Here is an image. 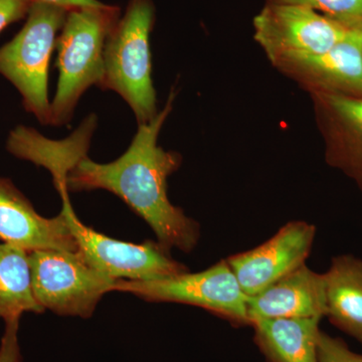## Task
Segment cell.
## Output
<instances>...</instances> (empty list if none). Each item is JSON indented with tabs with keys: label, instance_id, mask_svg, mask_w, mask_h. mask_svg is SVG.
<instances>
[{
	"label": "cell",
	"instance_id": "8992f818",
	"mask_svg": "<svg viewBox=\"0 0 362 362\" xmlns=\"http://www.w3.org/2000/svg\"><path fill=\"white\" fill-rule=\"evenodd\" d=\"M113 291L130 293L149 302L199 307L240 325H250L247 299L226 259L199 273L160 280H118Z\"/></svg>",
	"mask_w": 362,
	"mask_h": 362
},
{
	"label": "cell",
	"instance_id": "5bb4252c",
	"mask_svg": "<svg viewBox=\"0 0 362 362\" xmlns=\"http://www.w3.org/2000/svg\"><path fill=\"white\" fill-rule=\"evenodd\" d=\"M326 316L362 345V261L351 255L331 259L324 273Z\"/></svg>",
	"mask_w": 362,
	"mask_h": 362
},
{
	"label": "cell",
	"instance_id": "3957f363",
	"mask_svg": "<svg viewBox=\"0 0 362 362\" xmlns=\"http://www.w3.org/2000/svg\"><path fill=\"white\" fill-rule=\"evenodd\" d=\"M154 20L152 0H129L105 45L100 88L120 95L132 109L138 125L150 122L158 114L150 49Z\"/></svg>",
	"mask_w": 362,
	"mask_h": 362
},
{
	"label": "cell",
	"instance_id": "e0dca14e",
	"mask_svg": "<svg viewBox=\"0 0 362 362\" xmlns=\"http://www.w3.org/2000/svg\"><path fill=\"white\" fill-rule=\"evenodd\" d=\"M267 2L307 6L349 28L362 25V0H267Z\"/></svg>",
	"mask_w": 362,
	"mask_h": 362
},
{
	"label": "cell",
	"instance_id": "8fae6325",
	"mask_svg": "<svg viewBox=\"0 0 362 362\" xmlns=\"http://www.w3.org/2000/svg\"><path fill=\"white\" fill-rule=\"evenodd\" d=\"M0 240L25 251H78L64 214L40 216L7 178L0 177Z\"/></svg>",
	"mask_w": 362,
	"mask_h": 362
},
{
	"label": "cell",
	"instance_id": "2e32d148",
	"mask_svg": "<svg viewBox=\"0 0 362 362\" xmlns=\"http://www.w3.org/2000/svg\"><path fill=\"white\" fill-rule=\"evenodd\" d=\"M44 311L33 293L30 252L0 244V318L6 322L20 319L25 312Z\"/></svg>",
	"mask_w": 362,
	"mask_h": 362
},
{
	"label": "cell",
	"instance_id": "ac0fdd59",
	"mask_svg": "<svg viewBox=\"0 0 362 362\" xmlns=\"http://www.w3.org/2000/svg\"><path fill=\"white\" fill-rule=\"evenodd\" d=\"M318 362H362V354L352 351L340 338L330 337L321 331Z\"/></svg>",
	"mask_w": 362,
	"mask_h": 362
},
{
	"label": "cell",
	"instance_id": "6da1fadb",
	"mask_svg": "<svg viewBox=\"0 0 362 362\" xmlns=\"http://www.w3.org/2000/svg\"><path fill=\"white\" fill-rule=\"evenodd\" d=\"M171 90L165 106L150 122L138 125L129 148L110 163H97L86 156L69 171L71 192L105 189L116 194L153 230L157 242L170 251H194L201 232L199 223L169 201L168 180L180 168L181 156L157 144L162 126L173 111Z\"/></svg>",
	"mask_w": 362,
	"mask_h": 362
},
{
	"label": "cell",
	"instance_id": "d6986e66",
	"mask_svg": "<svg viewBox=\"0 0 362 362\" xmlns=\"http://www.w3.org/2000/svg\"><path fill=\"white\" fill-rule=\"evenodd\" d=\"M18 325L20 319L6 321V331L0 343V362H21Z\"/></svg>",
	"mask_w": 362,
	"mask_h": 362
},
{
	"label": "cell",
	"instance_id": "5b68a950",
	"mask_svg": "<svg viewBox=\"0 0 362 362\" xmlns=\"http://www.w3.org/2000/svg\"><path fill=\"white\" fill-rule=\"evenodd\" d=\"M30 263L37 302L58 315L89 318L118 281L90 266L78 251H33Z\"/></svg>",
	"mask_w": 362,
	"mask_h": 362
},
{
	"label": "cell",
	"instance_id": "9c48e42d",
	"mask_svg": "<svg viewBox=\"0 0 362 362\" xmlns=\"http://www.w3.org/2000/svg\"><path fill=\"white\" fill-rule=\"evenodd\" d=\"M316 228L303 221L282 226L271 239L254 249L226 259L247 297L304 265L313 247Z\"/></svg>",
	"mask_w": 362,
	"mask_h": 362
},
{
	"label": "cell",
	"instance_id": "44dd1931",
	"mask_svg": "<svg viewBox=\"0 0 362 362\" xmlns=\"http://www.w3.org/2000/svg\"><path fill=\"white\" fill-rule=\"evenodd\" d=\"M30 1L32 4L33 2H44V4L63 7V8L68 9V11L82 8V7L100 6L103 4L98 0H30Z\"/></svg>",
	"mask_w": 362,
	"mask_h": 362
},
{
	"label": "cell",
	"instance_id": "9a60e30c",
	"mask_svg": "<svg viewBox=\"0 0 362 362\" xmlns=\"http://www.w3.org/2000/svg\"><path fill=\"white\" fill-rule=\"evenodd\" d=\"M320 318L255 321V341L269 362H318Z\"/></svg>",
	"mask_w": 362,
	"mask_h": 362
},
{
	"label": "cell",
	"instance_id": "7a4b0ae2",
	"mask_svg": "<svg viewBox=\"0 0 362 362\" xmlns=\"http://www.w3.org/2000/svg\"><path fill=\"white\" fill-rule=\"evenodd\" d=\"M120 13L118 6L104 4L68 11L57 42L59 77L51 102V125L70 122L86 90L101 86L105 45Z\"/></svg>",
	"mask_w": 362,
	"mask_h": 362
},
{
	"label": "cell",
	"instance_id": "277c9868",
	"mask_svg": "<svg viewBox=\"0 0 362 362\" xmlns=\"http://www.w3.org/2000/svg\"><path fill=\"white\" fill-rule=\"evenodd\" d=\"M68 11L52 4L33 2L21 32L0 47V75L18 90L26 111L42 124L51 120L49 61Z\"/></svg>",
	"mask_w": 362,
	"mask_h": 362
},
{
	"label": "cell",
	"instance_id": "ffe728a7",
	"mask_svg": "<svg viewBox=\"0 0 362 362\" xmlns=\"http://www.w3.org/2000/svg\"><path fill=\"white\" fill-rule=\"evenodd\" d=\"M30 0H0V33L16 21L28 16Z\"/></svg>",
	"mask_w": 362,
	"mask_h": 362
},
{
	"label": "cell",
	"instance_id": "7c38bea8",
	"mask_svg": "<svg viewBox=\"0 0 362 362\" xmlns=\"http://www.w3.org/2000/svg\"><path fill=\"white\" fill-rule=\"evenodd\" d=\"M250 325L263 319L326 316L324 274L304 265L247 299Z\"/></svg>",
	"mask_w": 362,
	"mask_h": 362
},
{
	"label": "cell",
	"instance_id": "30bf717a",
	"mask_svg": "<svg viewBox=\"0 0 362 362\" xmlns=\"http://www.w3.org/2000/svg\"><path fill=\"white\" fill-rule=\"evenodd\" d=\"M276 68L312 94L362 98V25L349 28L322 54L283 62Z\"/></svg>",
	"mask_w": 362,
	"mask_h": 362
},
{
	"label": "cell",
	"instance_id": "52a82bcc",
	"mask_svg": "<svg viewBox=\"0 0 362 362\" xmlns=\"http://www.w3.org/2000/svg\"><path fill=\"white\" fill-rule=\"evenodd\" d=\"M62 213L65 216L78 251L86 261L115 280L154 281L187 272V267L175 261L158 242L142 244L122 242L107 237L84 225L76 216L68 194H61Z\"/></svg>",
	"mask_w": 362,
	"mask_h": 362
},
{
	"label": "cell",
	"instance_id": "ba28073f",
	"mask_svg": "<svg viewBox=\"0 0 362 362\" xmlns=\"http://www.w3.org/2000/svg\"><path fill=\"white\" fill-rule=\"evenodd\" d=\"M338 21L298 4L267 2L254 18V37L274 66L330 49L349 30Z\"/></svg>",
	"mask_w": 362,
	"mask_h": 362
},
{
	"label": "cell",
	"instance_id": "4fadbf2b",
	"mask_svg": "<svg viewBox=\"0 0 362 362\" xmlns=\"http://www.w3.org/2000/svg\"><path fill=\"white\" fill-rule=\"evenodd\" d=\"M328 141V159L362 187V98L313 94Z\"/></svg>",
	"mask_w": 362,
	"mask_h": 362
}]
</instances>
